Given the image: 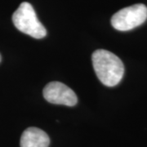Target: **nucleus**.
I'll use <instances>...</instances> for the list:
<instances>
[{
  "mask_svg": "<svg viewBox=\"0 0 147 147\" xmlns=\"http://www.w3.org/2000/svg\"><path fill=\"white\" fill-rule=\"evenodd\" d=\"M92 61L95 73L105 86L115 87L120 83L124 74V66L116 55L99 49L92 53Z\"/></svg>",
  "mask_w": 147,
  "mask_h": 147,
  "instance_id": "obj_1",
  "label": "nucleus"
},
{
  "mask_svg": "<svg viewBox=\"0 0 147 147\" xmlns=\"http://www.w3.org/2000/svg\"><path fill=\"white\" fill-rule=\"evenodd\" d=\"M12 22L18 30L37 39L47 35V30L38 19L36 12L30 3L24 2L12 15Z\"/></svg>",
  "mask_w": 147,
  "mask_h": 147,
  "instance_id": "obj_2",
  "label": "nucleus"
},
{
  "mask_svg": "<svg viewBox=\"0 0 147 147\" xmlns=\"http://www.w3.org/2000/svg\"><path fill=\"white\" fill-rule=\"evenodd\" d=\"M147 19V7L139 3L127 7L115 13L111 25L117 30L127 31L142 25Z\"/></svg>",
  "mask_w": 147,
  "mask_h": 147,
  "instance_id": "obj_3",
  "label": "nucleus"
},
{
  "mask_svg": "<svg viewBox=\"0 0 147 147\" xmlns=\"http://www.w3.org/2000/svg\"><path fill=\"white\" fill-rule=\"evenodd\" d=\"M43 96L47 101L56 105L74 106L78 102L75 92L60 82H51L47 84L43 89Z\"/></svg>",
  "mask_w": 147,
  "mask_h": 147,
  "instance_id": "obj_4",
  "label": "nucleus"
},
{
  "mask_svg": "<svg viewBox=\"0 0 147 147\" xmlns=\"http://www.w3.org/2000/svg\"><path fill=\"white\" fill-rule=\"evenodd\" d=\"M49 144L47 133L38 127H29L21 135V147H48Z\"/></svg>",
  "mask_w": 147,
  "mask_h": 147,
  "instance_id": "obj_5",
  "label": "nucleus"
},
{
  "mask_svg": "<svg viewBox=\"0 0 147 147\" xmlns=\"http://www.w3.org/2000/svg\"><path fill=\"white\" fill-rule=\"evenodd\" d=\"M1 61H2V57H1V54H0V62H1Z\"/></svg>",
  "mask_w": 147,
  "mask_h": 147,
  "instance_id": "obj_6",
  "label": "nucleus"
}]
</instances>
